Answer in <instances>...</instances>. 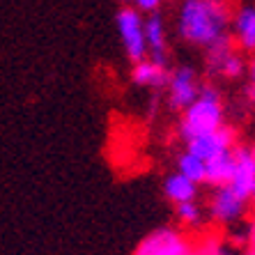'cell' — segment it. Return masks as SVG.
Listing matches in <instances>:
<instances>
[{"mask_svg":"<svg viewBox=\"0 0 255 255\" xmlns=\"http://www.w3.org/2000/svg\"><path fill=\"white\" fill-rule=\"evenodd\" d=\"M230 9L223 0H182L177 32L186 44L205 48L230 39Z\"/></svg>","mask_w":255,"mask_h":255,"instance_id":"obj_1","label":"cell"},{"mask_svg":"<svg viewBox=\"0 0 255 255\" xmlns=\"http://www.w3.org/2000/svg\"><path fill=\"white\" fill-rule=\"evenodd\" d=\"M163 196L172 202V205H182V202H196L198 196V184H193L191 179H186L182 172H172L163 179Z\"/></svg>","mask_w":255,"mask_h":255,"instance_id":"obj_13","label":"cell"},{"mask_svg":"<svg viewBox=\"0 0 255 255\" xmlns=\"http://www.w3.org/2000/svg\"><path fill=\"white\" fill-rule=\"evenodd\" d=\"M168 104L175 111H184L191 101L196 99L200 83H198L196 71L191 67H177L175 71H170L168 78Z\"/></svg>","mask_w":255,"mask_h":255,"instance_id":"obj_7","label":"cell"},{"mask_svg":"<svg viewBox=\"0 0 255 255\" xmlns=\"http://www.w3.org/2000/svg\"><path fill=\"white\" fill-rule=\"evenodd\" d=\"M249 76H251V85H249V101L255 106V58H253V62H251V67H249Z\"/></svg>","mask_w":255,"mask_h":255,"instance_id":"obj_18","label":"cell"},{"mask_svg":"<svg viewBox=\"0 0 255 255\" xmlns=\"http://www.w3.org/2000/svg\"><path fill=\"white\" fill-rule=\"evenodd\" d=\"M207 69L214 76H223V78H237L244 74L246 65H244V58L239 53L232 51L230 39H223V42L214 44L207 48Z\"/></svg>","mask_w":255,"mask_h":255,"instance_id":"obj_8","label":"cell"},{"mask_svg":"<svg viewBox=\"0 0 255 255\" xmlns=\"http://www.w3.org/2000/svg\"><path fill=\"white\" fill-rule=\"evenodd\" d=\"M223 125H226V113H223V101H221L219 90L214 85H202L196 99L182 111L179 136L184 140H191L202 133L221 129Z\"/></svg>","mask_w":255,"mask_h":255,"instance_id":"obj_2","label":"cell"},{"mask_svg":"<svg viewBox=\"0 0 255 255\" xmlns=\"http://www.w3.org/2000/svg\"><path fill=\"white\" fill-rule=\"evenodd\" d=\"M235 129L230 127H221L216 131H209V133H202V136H196L191 140H184L186 152L200 156L202 161H209L214 156H221L226 152H232L235 149Z\"/></svg>","mask_w":255,"mask_h":255,"instance_id":"obj_5","label":"cell"},{"mask_svg":"<svg viewBox=\"0 0 255 255\" xmlns=\"http://www.w3.org/2000/svg\"><path fill=\"white\" fill-rule=\"evenodd\" d=\"M118 32L125 46V53L131 62L147 58L145 44V18L136 7H122L118 12Z\"/></svg>","mask_w":255,"mask_h":255,"instance_id":"obj_4","label":"cell"},{"mask_svg":"<svg viewBox=\"0 0 255 255\" xmlns=\"http://www.w3.org/2000/svg\"><path fill=\"white\" fill-rule=\"evenodd\" d=\"M246 242L251 244V249H255V221L249 226V235H246Z\"/></svg>","mask_w":255,"mask_h":255,"instance_id":"obj_19","label":"cell"},{"mask_svg":"<svg viewBox=\"0 0 255 255\" xmlns=\"http://www.w3.org/2000/svg\"><path fill=\"white\" fill-rule=\"evenodd\" d=\"M246 202H249L246 198H242L228 184L216 186L212 200H209V216L216 223H235L246 212Z\"/></svg>","mask_w":255,"mask_h":255,"instance_id":"obj_6","label":"cell"},{"mask_svg":"<svg viewBox=\"0 0 255 255\" xmlns=\"http://www.w3.org/2000/svg\"><path fill=\"white\" fill-rule=\"evenodd\" d=\"M168 78H170L168 62H159L152 58L138 60V62H133V69H131V81L140 88L161 90L168 85Z\"/></svg>","mask_w":255,"mask_h":255,"instance_id":"obj_10","label":"cell"},{"mask_svg":"<svg viewBox=\"0 0 255 255\" xmlns=\"http://www.w3.org/2000/svg\"><path fill=\"white\" fill-rule=\"evenodd\" d=\"M251 255H255V249H251Z\"/></svg>","mask_w":255,"mask_h":255,"instance_id":"obj_23","label":"cell"},{"mask_svg":"<svg viewBox=\"0 0 255 255\" xmlns=\"http://www.w3.org/2000/svg\"><path fill=\"white\" fill-rule=\"evenodd\" d=\"M232 30H235V42L242 51L253 53L255 51V5H244L235 18H232Z\"/></svg>","mask_w":255,"mask_h":255,"instance_id":"obj_11","label":"cell"},{"mask_svg":"<svg viewBox=\"0 0 255 255\" xmlns=\"http://www.w3.org/2000/svg\"><path fill=\"white\" fill-rule=\"evenodd\" d=\"M251 198H255V184H253V191H251Z\"/></svg>","mask_w":255,"mask_h":255,"instance_id":"obj_21","label":"cell"},{"mask_svg":"<svg viewBox=\"0 0 255 255\" xmlns=\"http://www.w3.org/2000/svg\"><path fill=\"white\" fill-rule=\"evenodd\" d=\"M120 2H131V0H120Z\"/></svg>","mask_w":255,"mask_h":255,"instance_id":"obj_24","label":"cell"},{"mask_svg":"<svg viewBox=\"0 0 255 255\" xmlns=\"http://www.w3.org/2000/svg\"><path fill=\"white\" fill-rule=\"evenodd\" d=\"M232 166H235V149L205 161V184L214 186V189L228 184L232 175Z\"/></svg>","mask_w":255,"mask_h":255,"instance_id":"obj_14","label":"cell"},{"mask_svg":"<svg viewBox=\"0 0 255 255\" xmlns=\"http://www.w3.org/2000/svg\"><path fill=\"white\" fill-rule=\"evenodd\" d=\"M216 255H239V251H235V249H230V246H226V244H223Z\"/></svg>","mask_w":255,"mask_h":255,"instance_id":"obj_20","label":"cell"},{"mask_svg":"<svg viewBox=\"0 0 255 255\" xmlns=\"http://www.w3.org/2000/svg\"><path fill=\"white\" fill-rule=\"evenodd\" d=\"M177 172H182L186 179H191L198 186L205 184V161L200 156L186 152V149L177 156Z\"/></svg>","mask_w":255,"mask_h":255,"instance_id":"obj_15","label":"cell"},{"mask_svg":"<svg viewBox=\"0 0 255 255\" xmlns=\"http://www.w3.org/2000/svg\"><path fill=\"white\" fill-rule=\"evenodd\" d=\"M133 7H136L138 12H145V14H154L161 5H163V0H131Z\"/></svg>","mask_w":255,"mask_h":255,"instance_id":"obj_17","label":"cell"},{"mask_svg":"<svg viewBox=\"0 0 255 255\" xmlns=\"http://www.w3.org/2000/svg\"><path fill=\"white\" fill-rule=\"evenodd\" d=\"M175 216L182 226L186 228H198L202 219V212L196 202H182V205H175Z\"/></svg>","mask_w":255,"mask_h":255,"instance_id":"obj_16","label":"cell"},{"mask_svg":"<svg viewBox=\"0 0 255 255\" xmlns=\"http://www.w3.org/2000/svg\"><path fill=\"white\" fill-rule=\"evenodd\" d=\"M253 184H255V156L246 147H235V166H232V175L228 186L249 200Z\"/></svg>","mask_w":255,"mask_h":255,"instance_id":"obj_9","label":"cell"},{"mask_svg":"<svg viewBox=\"0 0 255 255\" xmlns=\"http://www.w3.org/2000/svg\"><path fill=\"white\" fill-rule=\"evenodd\" d=\"M131 255H198V251L196 242H191L177 228H156Z\"/></svg>","mask_w":255,"mask_h":255,"instance_id":"obj_3","label":"cell"},{"mask_svg":"<svg viewBox=\"0 0 255 255\" xmlns=\"http://www.w3.org/2000/svg\"><path fill=\"white\" fill-rule=\"evenodd\" d=\"M145 44H147V58L166 62V25H163V18L156 12L149 14V18H145Z\"/></svg>","mask_w":255,"mask_h":255,"instance_id":"obj_12","label":"cell"},{"mask_svg":"<svg viewBox=\"0 0 255 255\" xmlns=\"http://www.w3.org/2000/svg\"><path fill=\"white\" fill-rule=\"evenodd\" d=\"M251 154H253V156H255V145H253V149H251Z\"/></svg>","mask_w":255,"mask_h":255,"instance_id":"obj_22","label":"cell"}]
</instances>
